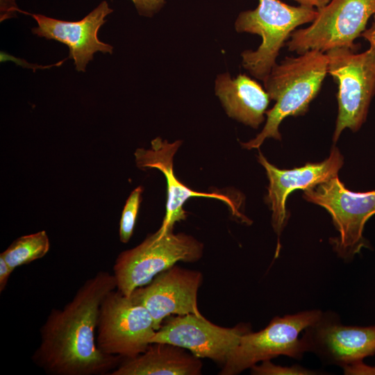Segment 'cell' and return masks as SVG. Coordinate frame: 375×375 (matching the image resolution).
<instances>
[{"label": "cell", "mask_w": 375, "mask_h": 375, "mask_svg": "<svg viewBox=\"0 0 375 375\" xmlns=\"http://www.w3.org/2000/svg\"><path fill=\"white\" fill-rule=\"evenodd\" d=\"M16 10L19 11L15 5V0H1V11L3 18H5L6 15L8 17V14H12Z\"/></svg>", "instance_id": "cb8c5ba5"}, {"label": "cell", "mask_w": 375, "mask_h": 375, "mask_svg": "<svg viewBox=\"0 0 375 375\" xmlns=\"http://www.w3.org/2000/svg\"><path fill=\"white\" fill-rule=\"evenodd\" d=\"M258 162L265 169L269 185L265 198L272 210V226L279 236L285 228L289 215L285 202L294 190L312 189L317 185L337 176L344 163L339 149L333 147L328 158L317 163H307L301 167L281 169L271 164L259 151Z\"/></svg>", "instance_id": "4fadbf2b"}, {"label": "cell", "mask_w": 375, "mask_h": 375, "mask_svg": "<svg viewBox=\"0 0 375 375\" xmlns=\"http://www.w3.org/2000/svg\"><path fill=\"white\" fill-rule=\"evenodd\" d=\"M50 242L45 231L22 235L15 240L0 256L15 270L43 258L49 251Z\"/></svg>", "instance_id": "ac0fdd59"}, {"label": "cell", "mask_w": 375, "mask_h": 375, "mask_svg": "<svg viewBox=\"0 0 375 375\" xmlns=\"http://www.w3.org/2000/svg\"><path fill=\"white\" fill-rule=\"evenodd\" d=\"M156 330L148 310L115 289L101 302L96 331L99 349L124 359L144 352Z\"/></svg>", "instance_id": "9c48e42d"}, {"label": "cell", "mask_w": 375, "mask_h": 375, "mask_svg": "<svg viewBox=\"0 0 375 375\" xmlns=\"http://www.w3.org/2000/svg\"><path fill=\"white\" fill-rule=\"evenodd\" d=\"M203 253V244L184 233L158 229L134 248L121 252L113 265L117 289L130 297L177 262H194Z\"/></svg>", "instance_id": "5b68a950"}, {"label": "cell", "mask_w": 375, "mask_h": 375, "mask_svg": "<svg viewBox=\"0 0 375 375\" xmlns=\"http://www.w3.org/2000/svg\"><path fill=\"white\" fill-rule=\"evenodd\" d=\"M201 358L168 343H151L140 355L124 359L109 375H199Z\"/></svg>", "instance_id": "e0dca14e"}, {"label": "cell", "mask_w": 375, "mask_h": 375, "mask_svg": "<svg viewBox=\"0 0 375 375\" xmlns=\"http://www.w3.org/2000/svg\"><path fill=\"white\" fill-rule=\"evenodd\" d=\"M342 369L344 374L346 375H375V365H366L363 360Z\"/></svg>", "instance_id": "7402d4cb"}, {"label": "cell", "mask_w": 375, "mask_h": 375, "mask_svg": "<svg viewBox=\"0 0 375 375\" xmlns=\"http://www.w3.org/2000/svg\"><path fill=\"white\" fill-rule=\"evenodd\" d=\"M202 274L174 265L156 276L148 284L136 288L130 297L151 315L156 330L171 315H201L197 294Z\"/></svg>", "instance_id": "7c38bea8"}, {"label": "cell", "mask_w": 375, "mask_h": 375, "mask_svg": "<svg viewBox=\"0 0 375 375\" xmlns=\"http://www.w3.org/2000/svg\"><path fill=\"white\" fill-rule=\"evenodd\" d=\"M142 192L143 188L142 186L135 188L130 194L124 206L119 227V240L122 243H127L133 235L142 201Z\"/></svg>", "instance_id": "d6986e66"}, {"label": "cell", "mask_w": 375, "mask_h": 375, "mask_svg": "<svg viewBox=\"0 0 375 375\" xmlns=\"http://www.w3.org/2000/svg\"><path fill=\"white\" fill-rule=\"evenodd\" d=\"M140 15L151 16L157 12L165 0H131Z\"/></svg>", "instance_id": "44dd1931"}, {"label": "cell", "mask_w": 375, "mask_h": 375, "mask_svg": "<svg viewBox=\"0 0 375 375\" xmlns=\"http://www.w3.org/2000/svg\"><path fill=\"white\" fill-rule=\"evenodd\" d=\"M112 12V9L103 1L77 22L62 21L40 14H28L38 23V26L32 29L33 33L38 36L65 44L69 50V58L74 60L76 69L84 72L94 53H112V47L101 42L97 35L99 29L106 22V16Z\"/></svg>", "instance_id": "5bb4252c"}, {"label": "cell", "mask_w": 375, "mask_h": 375, "mask_svg": "<svg viewBox=\"0 0 375 375\" xmlns=\"http://www.w3.org/2000/svg\"><path fill=\"white\" fill-rule=\"evenodd\" d=\"M301 6L319 9L327 5L331 0H293Z\"/></svg>", "instance_id": "d4e9b609"}, {"label": "cell", "mask_w": 375, "mask_h": 375, "mask_svg": "<svg viewBox=\"0 0 375 375\" xmlns=\"http://www.w3.org/2000/svg\"><path fill=\"white\" fill-rule=\"evenodd\" d=\"M303 197L323 207L331 216L338 235L330 242L337 255L345 262H351L362 249L369 247L363 230L367 220L375 215V190L352 192L337 176L303 191Z\"/></svg>", "instance_id": "52a82bcc"}, {"label": "cell", "mask_w": 375, "mask_h": 375, "mask_svg": "<svg viewBox=\"0 0 375 375\" xmlns=\"http://www.w3.org/2000/svg\"><path fill=\"white\" fill-rule=\"evenodd\" d=\"M14 269L6 262L4 258L0 256V292L5 290L10 274Z\"/></svg>", "instance_id": "603a6c76"}, {"label": "cell", "mask_w": 375, "mask_h": 375, "mask_svg": "<svg viewBox=\"0 0 375 375\" xmlns=\"http://www.w3.org/2000/svg\"><path fill=\"white\" fill-rule=\"evenodd\" d=\"M181 144V140L169 143L167 140L157 137L151 142L150 148H138L134 153L138 167L144 170L149 168L157 169L166 178L167 190L166 212L159 229L162 231L173 229L175 223L185 220L187 212L183 206L192 197H201L220 200L229 207L233 215L241 217L238 208L226 195L215 192H197L178 180L174 174L173 160Z\"/></svg>", "instance_id": "9a60e30c"}, {"label": "cell", "mask_w": 375, "mask_h": 375, "mask_svg": "<svg viewBox=\"0 0 375 375\" xmlns=\"http://www.w3.org/2000/svg\"><path fill=\"white\" fill-rule=\"evenodd\" d=\"M117 289L113 274L97 272L62 308H53L40 328L32 359L53 375L110 374L124 360L101 351L96 331L102 301Z\"/></svg>", "instance_id": "6da1fadb"}, {"label": "cell", "mask_w": 375, "mask_h": 375, "mask_svg": "<svg viewBox=\"0 0 375 375\" xmlns=\"http://www.w3.org/2000/svg\"><path fill=\"white\" fill-rule=\"evenodd\" d=\"M157 330L151 343H168L189 350L196 357L226 362L241 336L251 331L249 324L233 328L217 326L202 315H171Z\"/></svg>", "instance_id": "8fae6325"}, {"label": "cell", "mask_w": 375, "mask_h": 375, "mask_svg": "<svg viewBox=\"0 0 375 375\" xmlns=\"http://www.w3.org/2000/svg\"><path fill=\"white\" fill-rule=\"evenodd\" d=\"M327 74V56L317 50L308 51L297 57H286L276 63L263 81L269 99L276 103L266 111L267 121L261 132L249 142H242V147L258 149L267 138L280 140L282 121L307 112Z\"/></svg>", "instance_id": "7a4b0ae2"}, {"label": "cell", "mask_w": 375, "mask_h": 375, "mask_svg": "<svg viewBox=\"0 0 375 375\" xmlns=\"http://www.w3.org/2000/svg\"><path fill=\"white\" fill-rule=\"evenodd\" d=\"M322 312L314 309L276 316L260 331L245 333L230 353L219 374H239L260 362L279 356L302 359L307 348L299 334L313 324Z\"/></svg>", "instance_id": "8992f818"}, {"label": "cell", "mask_w": 375, "mask_h": 375, "mask_svg": "<svg viewBox=\"0 0 375 375\" xmlns=\"http://www.w3.org/2000/svg\"><path fill=\"white\" fill-rule=\"evenodd\" d=\"M251 369L253 375H315L317 371L308 369L299 365L281 366L274 364L270 360L262 361L255 365Z\"/></svg>", "instance_id": "ffe728a7"}, {"label": "cell", "mask_w": 375, "mask_h": 375, "mask_svg": "<svg viewBox=\"0 0 375 375\" xmlns=\"http://www.w3.org/2000/svg\"><path fill=\"white\" fill-rule=\"evenodd\" d=\"M301 337L307 352L328 365L344 368L375 355V325H344L334 311H322Z\"/></svg>", "instance_id": "30bf717a"}, {"label": "cell", "mask_w": 375, "mask_h": 375, "mask_svg": "<svg viewBox=\"0 0 375 375\" xmlns=\"http://www.w3.org/2000/svg\"><path fill=\"white\" fill-rule=\"evenodd\" d=\"M317 15V10L313 8L293 6L280 0H258L256 8L240 13L235 23L238 32L256 34L262 38L256 51L242 53V67L264 81L291 34L299 26L312 23Z\"/></svg>", "instance_id": "277c9868"}, {"label": "cell", "mask_w": 375, "mask_h": 375, "mask_svg": "<svg viewBox=\"0 0 375 375\" xmlns=\"http://www.w3.org/2000/svg\"><path fill=\"white\" fill-rule=\"evenodd\" d=\"M375 15V0H331L317 9L309 26L296 29L286 43L290 51L302 54L310 50L326 53L346 47L356 51L355 40Z\"/></svg>", "instance_id": "ba28073f"}, {"label": "cell", "mask_w": 375, "mask_h": 375, "mask_svg": "<svg viewBox=\"0 0 375 375\" xmlns=\"http://www.w3.org/2000/svg\"><path fill=\"white\" fill-rule=\"evenodd\" d=\"M369 48L362 52L338 47L326 52L328 74L338 85V117L333 135L334 143L342 132L358 131L366 122L375 95V15L372 26L361 34Z\"/></svg>", "instance_id": "3957f363"}, {"label": "cell", "mask_w": 375, "mask_h": 375, "mask_svg": "<svg viewBox=\"0 0 375 375\" xmlns=\"http://www.w3.org/2000/svg\"><path fill=\"white\" fill-rule=\"evenodd\" d=\"M215 90L230 117L254 128L264 121L269 97L258 83L246 74L234 78L228 73L218 75Z\"/></svg>", "instance_id": "2e32d148"}]
</instances>
